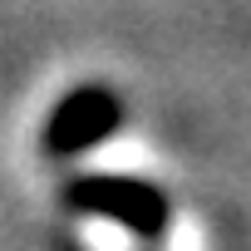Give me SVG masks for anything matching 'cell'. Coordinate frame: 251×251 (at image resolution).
I'll return each instance as SVG.
<instances>
[{
    "label": "cell",
    "instance_id": "6da1fadb",
    "mask_svg": "<svg viewBox=\"0 0 251 251\" xmlns=\"http://www.w3.org/2000/svg\"><path fill=\"white\" fill-rule=\"evenodd\" d=\"M103 118H108V108L99 103V99H79L64 118H59V143H74V138H84V133H99L103 128Z\"/></svg>",
    "mask_w": 251,
    "mask_h": 251
},
{
    "label": "cell",
    "instance_id": "7a4b0ae2",
    "mask_svg": "<svg viewBox=\"0 0 251 251\" xmlns=\"http://www.w3.org/2000/svg\"><path fill=\"white\" fill-rule=\"evenodd\" d=\"M84 241H89V251H133V231L118 226L113 217H94V222H84Z\"/></svg>",
    "mask_w": 251,
    "mask_h": 251
}]
</instances>
